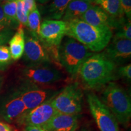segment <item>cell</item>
Wrapping results in <instances>:
<instances>
[{"instance_id":"cell-22","label":"cell","mask_w":131,"mask_h":131,"mask_svg":"<svg viewBox=\"0 0 131 131\" xmlns=\"http://www.w3.org/2000/svg\"><path fill=\"white\" fill-rule=\"evenodd\" d=\"M116 32L114 37L121 38L131 39L130 19L124 17L119 19L118 26L115 28Z\"/></svg>"},{"instance_id":"cell-31","label":"cell","mask_w":131,"mask_h":131,"mask_svg":"<svg viewBox=\"0 0 131 131\" xmlns=\"http://www.w3.org/2000/svg\"><path fill=\"white\" fill-rule=\"evenodd\" d=\"M23 131H45L42 127H37V126H25Z\"/></svg>"},{"instance_id":"cell-25","label":"cell","mask_w":131,"mask_h":131,"mask_svg":"<svg viewBox=\"0 0 131 131\" xmlns=\"http://www.w3.org/2000/svg\"><path fill=\"white\" fill-rule=\"evenodd\" d=\"M12 59L9 47L4 45L0 46V63L9 64Z\"/></svg>"},{"instance_id":"cell-21","label":"cell","mask_w":131,"mask_h":131,"mask_svg":"<svg viewBox=\"0 0 131 131\" xmlns=\"http://www.w3.org/2000/svg\"><path fill=\"white\" fill-rule=\"evenodd\" d=\"M41 14L39 10L36 9L28 15L27 26L30 35L39 39V32L41 26Z\"/></svg>"},{"instance_id":"cell-30","label":"cell","mask_w":131,"mask_h":131,"mask_svg":"<svg viewBox=\"0 0 131 131\" xmlns=\"http://www.w3.org/2000/svg\"><path fill=\"white\" fill-rule=\"evenodd\" d=\"M0 131H14V129L7 123L0 121Z\"/></svg>"},{"instance_id":"cell-16","label":"cell","mask_w":131,"mask_h":131,"mask_svg":"<svg viewBox=\"0 0 131 131\" xmlns=\"http://www.w3.org/2000/svg\"><path fill=\"white\" fill-rule=\"evenodd\" d=\"M73 0H52V2L42 8L45 19L59 20L63 17L69 4Z\"/></svg>"},{"instance_id":"cell-3","label":"cell","mask_w":131,"mask_h":131,"mask_svg":"<svg viewBox=\"0 0 131 131\" xmlns=\"http://www.w3.org/2000/svg\"><path fill=\"white\" fill-rule=\"evenodd\" d=\"M100 100L118 123L125 126L128 125L131 117V100L123 88L114 82H110L104 87Z\"/></svg>"},{"instance_id":"cell-14","label":"cell","mask_w":131,"mask_h":131,"mask_svg":"<svg viewBox=\"0 0 131 131\" xmlns=\"http://www.w3.org/2000/svg\"><path fill=\"white\" fill-rule=\"evenodd\" d=\"M119 19L111 17L98 6L92 5L81 18V20L95 27L109 28L112 30L117 27Z\"/></svg>"},{"instance_id":"cell-20","label":"cell","mask_w":131,"mask_h":131,"mask_svg":"<svg viewBox=\"0 0 131 131\" xmlns=\"http://www.w3.org/2000/svg\"><path fill=\"white\" fill-rule=\"evenodd\" d=\"M2 6L5 16L9 22L10 29L18 28L19 26V23L16 16V9H17L16 0L3 3Z\"/></svg>"},{"instance_id":"cell-12","label":"cell","mask_w":131,"mask_h":131,"mask_svg":"<svg viewBox=\"0 0 131 131\" xmlns=\"http://www.w3.org/2000/svg\"><path fill=\"white\" fill-rule=\"evenodd\" d=\"M23 58L29 66L48 65L52 63V59L38 38L30 35L25 37V46Z\"/></svg>"},{"instance_id":"cell-34","label":"cell","mask_w":131,"mask_h":131,"mask_svg":"<svg viewBox=\"0 0 131 131\" xmlns=\"http://www.w3.org/2000/svg\"><path fill=\"white\" fill-rule=\"evenodd\" d=\"M81 1H84V2H86V3H90V4H91V3H94L95 0H81Z\"/></svg>"},{"instance_id":"cell-29","label":"cell","mask_w":131,"mask_h":131,"mask_svg":"<svg viewBox=\"0 0 131 131\" xmlns=\"http://www.w3.org/2000/svg\"><path fill=\"white\" fill-rule=\"evenodd\" d=\"M23 3L24 9L27 15L37 8L35 0H23Z\"/></svg>"},{"instance_id":"cell-28","label":"cell","mask_w":131,"mask_h":131,"mask_svg":"<svg viewBox=\"0 0 131 131\" xmlns=\"http://www.w3.org/2000/svg\"><path fill=\"white\" fill-rule=\"evenodd\" d=\"M121 6L124 15L130 19L131 17V0H120Z\"/></svg>"},{"instance_id":"cell-9","label":"cell","mask_w":131,"mask_h":131,"mask_svg":"<svg viewBox=\"0 0 131 131\" xmlns=\"http://www.w3.org/2000/svg\"><path fill=\"white\" fill-rule=\"evenodd\" d=\"M24 81L38 86L53 84L63 78V75L57 68L48 65L27 66L22 71Z\"/></svg>"},{"instance_id":"cell-35","label":"cell","mask_w":131,"mask_h":131,"mask_svg":"<svg viewBox=\"0 0 131 131\" xmlns=\"http://www.w3.org/2000/svg\"><path fill=\"white\" fill-rule=\"evenodd\" d=\"M14 1V0H0V3L3 4V3L8 2V1Z\"/></svg>"},{"instance_id":"cell-2","label":"cell","mask_w":131,"mask_h":131,"mask_svg":"<svg viewBox=\"0 0 131 131\" xmlns=\"http://www.w3.org/2000/svg\"><path fill=\"white\" fill-rule=\"evenodd\" d=\"M66 35L72 38L92 52H100L105 49L112 38V30L97 27L81 19L66 22Z\"/></svg>"},{"instance_id":"cell-27","label":"cell","mask_w":131,"mask_h":131,"mask_svg":"<svg viewBox=\"0 0 131 131\" xmlns=\"http://www.w3.org/2000/svg\"><path fill=\"white\" fill-rule=\"evenodd\" d=\"M8 29H10L9 22L4 15L2 4L0 3V32Z\"/></svg>"},{"instance_id":"cell-7","label":"cell","mask_w":131,"mask_h":131,"mask_svg":"<svg viewBox=\"0 0 131 131\" xmlns=\"http://www.w3.org/2000/svg\"><path fill=\"white\" fill-rule=\"evenodd\" d=\"M19 97L23 101L27 110H30L55 97L59 92L44 89L29 82L24 81L15 89Z\"/></svg>"},{"instance_id":"cell-36","label":"cell","mask_w":131,"mask_h":131,"mask_svg":"<svg viewBox=\"0 0 131 131\" xmlns=\"http://www.w3.org/2000/svg\"><path fill=\"white\" fill-rule=\"evenodd\" d=\"M80 131H90V130H87V129H82V130H80Z\"/></svg>"},{"instance_id":"cell-26","label":"cell","mask_w":131,"mask_h":131,"mask_svg":"<svg viewBox=\"0 0 131 131\" xmlns=\"http://www.w3.org/2000/svg\"><path fill=\"white\" fill-rule=\"evenodd\" d=\"M14 35L13 29H8L0 32V46L4 45L9 41Z\"/></svg>"},{"instance_id":"cell-24","label":"cell","mask_w":131,"mask_h":131,"mask_svg":"<svg viewBox=\"0 0 131 131\" xmlns=\"http://www.w3.org/2000/svg\"><path fill=\"white\" fill-rule=\"evenodd\" d=\"M117 75L118 77H122L127 80L130 81L131 79V64H128L122 66L117 69Z\"/></svg>"},{"instance_id":"cell-18","label":"cell","mask_w":131,"mask_h":131,"mask_svg":"<svg viewBox=\"0 0 131 131\" xmlns=\"http://www.w3.org/2000/svg\"><path fill=\"white\" fill-rule=\"evenodd\" d=\"M92 6L90 3L81 0H73L70 2L66 9L62 17L64 22L81 19L83 14Z\"/></svg>"},{"instance_id":"cell-23","label":"cell","mask_w":131,"mask_h":131,"mask_svg":"<svg viewBox=\"0 0 131 131\" xmlns=\"http://www.w3.org/2000/svg\"><path fill=\"white\" fill-rule=\"evenodd\" d=\"M16 2H17L16 16L19 23L23 26H27L28 15L26 14L24 9L23 0H16Z\"/></svg>"},{"instance_id":"cell-8","label":"cell","mask_w":131,"mask_h":131,"mask_svg":"<svg viewBox=\"0 0 131 131\" xmlns=\"http://www.w3.org/2000/svg\"><path fill=\"white\" fill-rule=\"evenodd\" d=\"M66 32V23L63 20L45 19L41 24L39 40L47 50H58Z\"/></svg>"},{"instance_id":"cell-5","label":"cell","mask_w":131,"mask_h":131,"mask_svg":"<svg viewBox=\"0 0 131 131\" xmlns=\"http://www.w3.org/2000/svg\"><path fill=\"white\" fill-rule=\"evenodd\" d=\"M83 96L79 84L72 83L59 92L52 99V104L57 112L77 115L82 111Z\"/></svg>"},{"instance_id":"cell-4","label":"cell","mask_w":131,"mask_h":131,"mask_svg":"<svg viewBox=\"0 0 131 131\" xmlns=\"http://www.w3.org/2000/svg\"><path fill=\"white\" fill-rule=\"evenodd\" d=\"M92 55L84 45L68 36L63 38L59 47V62L72 77L78 74L83 63Z\"/></svg>"},{"instance_id":"cell-32","label":"cell","mask_w":131,"mask_h":131,"mask_svg":"<svg viewBox=\"0 0 131 131\" xmlns=\"http://www.w3.org/2000/svg\"><path fill=\"white\" fill-rule=\"evenodd\" d=\"M9 63H0V70H5L7 68Z\"/></svg>"},{"instance_id":"cell-11","label":"cell","mask_w":131,"mask_h":131,"mask_svg":"<svg viewBox=\"0 0 131 131\" xmlns=\"http://www.w3.org/2000/svg\"><path fill=\"white\" fill-rule=\"evenodd\" d=\"M27 111L15 90L5 95L0 100V117L6 123L17 122Z\"/></svg>"},{"instance_id":"cell-33","label":"cell","mask_w":131,"mask_h":131,"mask_svg":"<svg viewBox=\"0 0 131 131\" xmlns=\"http://www.w3.org/2000/svg\"><path fill=\"white\" fill-rule=\"evenodd\" d=\"M40 4H46V3H48L50 0H37Z\"/></svg>"},{"instance_id":"cell-19","label":"cell","mask_w":131,"mask_h":131,"mask_svg":"<svg viewBox=\"0 0 131 131\" xmlns=\"http://www.w3.org/2000/svg\"><path fill=\"white\" fill-rule=\"evenodd\" d=\"M94 3L111 17L119 19L124 16L120 0H95Z\"/></svg>"},{"instance_id":"cell-6","label":"cell","mask_w":131,"mask_h":131,"mask_svg":"<svg viewBox=\"0 0 131 131\" xmlns=\"http://www.w3.org/2000/svg\"><path fill=\"white\" fill-rule=\"evenodd\" d=\"M87 101L90 112L100 130L119 131L117 119L96 95L89 93L87 95Z\"/></svg>"},{"instance_id":"cell-1","label":"cell","mask_w":131,"mask_h":131,"mask_svg":"<svg viewBox=\"0 0 131 131\" xmlns=\"http://www.w3.org/2000/svg\"><path fill=\"white\" fill-rule=\"evenodd\" d=\"M115 64L102 53L93 54L80 67V78L86 88L97 90L117 79Z\"/></svg>"},{"instance_id":"cell-37","label":"cell","mask_w":131,"mask_h":131,"mask_svg":"<svg viewBox=\"0 0 131 131\" xmlns=\"http://www.w3.org/2000/svg\"><path fill=\"white\" fill-rule=\"evenodd\" d=\"M1 76H0V84H1Z\"/></svg>"},{"instance_id":"cell-15","label":"cell","mask_w":131,"mask_h":131,"mask_svg":"<svg viewBox=\"0 0 131 131\" xmlns=\"http://www.w3.org/2000/svg\"><path fill=\"white\" fill-rule=\"evenodd\" d=\"M78 126V115L57 112L42 127L45 131H76Z\"/></svg>"},{"instance_id":"cell-10","label":"cell","mask_w":131,"mask_h":131,"mask_svg":"<svg viewBox=\"0 0 131 131\" xmlns=\"http://www.w3.org/2000/svg\"><path fill=\"white\" fill-rule=\"evenodd\" d=\"M53 98L26 111L16 123L24 126L43 127L57 113L52 104Z\"/></svg>"},{"instance_id":"cell-13","label":"cell","mask_w":131,"mask_h":131,"mask_svg":"<svg viewBox=\"0 0 131 131\" xmlns=\"http://www.w3.org/2000/svg\"><path fill=\"white\" fill-rule=\"evenodd\" d=\"M103 53L116 65L123 64L130 58L131 40L113 37Z\"/></svg>"},{"instance_id":"cell-17","label":"cell","mask_w":131,"mask_h":131,"mask_svg":"<svg viewBox=\"0 0 131 131\" xmlns=\"http://www.w3.org/2000/svg\"><path fill=\"white\" fill-rule=\"evenodd\" d=\"M9 50L12 58L18 60L23 57L25 46V33L23 26L19 24L16 32L9 40Z\"/></svg>"}]
</instances>
